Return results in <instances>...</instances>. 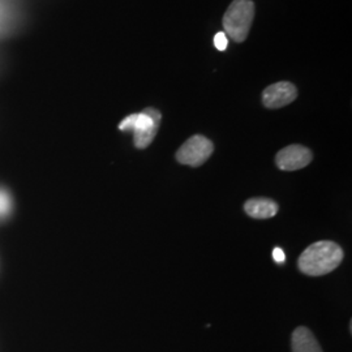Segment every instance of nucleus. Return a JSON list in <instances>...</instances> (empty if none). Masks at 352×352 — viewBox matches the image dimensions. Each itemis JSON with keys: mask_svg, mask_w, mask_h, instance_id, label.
<instances>
[{"mask_svg": "<svg viewBox=\"0 0 352 352\" xmlns=\"http://www.w3.org/2000/svg\"><path fill=\"white\" fill-rule=\"evenodd\" d=\"M162 115L155 109H146L142 113H132L119 124L120 131H132L135 146L145 149L155 138Z\"/></svg>", "mask_w": 352, "mask_h": 352, "instance_id": "obj_2", "label": "nucleus"}, {"mask_svg": "<svg viewBox=\"0 0 352 352\" xmlns=\"http://www.w3.org/2000/svg\"><path fill=\"white\" fill-rule=\"evenodd\" d=\"M314 154L302 145H289L278 151L276 164L282 171H296L307 167L312 162Z\"/></svg>", "mask_w": 352, "mask_h": 352, "instance_id": "obj_5", "label": "nucleus"}, {"mask_svg": "<svg viewBox=\"0 0 352 352\" xmlns=\"http://www.w3.org/2000/svg\"><path fill=\"white\" fill-rule=\"evenodd\" d=\"M11 209V200L8 197V195L3 190H0V215H6L10 213Z\"/></svg>", "mask_w": 352, "mask_h": 352, "instance_id": "obj_9", "label": "nucleus"}, {"mask_svg": "<svg viewBox=\"0 0 352 352\" xmlns=\"http://www.w3.org/2000/svg\"><path fill=\"white\" fill-rule=\"evenodd\" d=\"M244 210L254 219H267V218H273L278 213V205L277 202L270 199L257 197V199H250L245 202Z\"/></svg>", "mask_w": 352, "mask_h": 352, "instance_id": "obj_8", "label": "nucleus"}, {"mask_svg": "<svg viewBox=\"0 0 352 352\" xmlns=\"http://www.w3.org/2000/svg\"><path fill=\"white\" fill-rule=\"evenodd\" d=\"M213 142L205 136L196 135L187 140L176 151L177 162L190 167H199L205 164L213 154Z\"/></svg>", "mask_w": 352, "mask_h": 352, "instance_id": "obj_4", "label": "nucleus"}, {"mask_svg": "<svg viewBox=\"0 0 352 352\" xmlns=\"http://www.w3.org/2000/svg\"><path fill=\"white\" fill-rule=\"evenodd\" d=\"M254 19V3L252 0H234L223 16V28L235 42H244Z\"/></svg>", "mask_w": 352, "mask_h": 352, "instance_id": "obj_3", "label": "nucleus"}, {"mask_svg": "<svg viewBox=\"0 0 352 352\" xmlns=\"http://www.w3.org/2000/svg\"><path fill=\"white\" fill-rule=\"evenodd\" d=\"M227 45H228V41H227L226 33H223V32L217 33L214 37V46L217 47V50H226Z\"/></svg>", "mask_w": 352, "mask_h": 352, "instance_id": "obj_10", "label": "nucleus"}, {"mask_svg": "<svg viewBox=\"0 0 352 352\" xmlns=\"http://www.w3.org/2000/svg\"><path fill=\"white\" fill-rule=\"evenodd\" d=\"M273 258L277 261L278 264H282V263L286 261V254H285L283 250L277 247V248L273 250Z\"/></svg>", "mask_w": 352, "mask_h": 352, "instance_id": "obj_11", "label": "nucleus"}, {"mask_svg": "<svg viewBox=\"0 0 352 352\" xmlns=\"http://www.w3.org/2000/svg\"><path fill=\"white\" fill-rule=\"evenodd\" d=\"M343 260V251L334 241H317L299 257V269L305 276L321 277L336 270Z\"/></svg>", "mask_w": 352, "mask_h": 352, "instance_id": "obj_1", "label": "nucleus"}, {"mask_svg": "<svg viewBox=\"0 0 352 352\" xmlns=\"http://www.w3.org/2000/svg\"><path fill=\"white\" fill-rule=\"evenodd\" d=\"M292 352H322L314 333L305 327L295 329L291 338Z\"/></svg>", "mask_w": 352, "mask_h": 352, "instance_id": "obj_7", "label": "nucleus"}, {"mask_svg": "<svg viewBox=\"0 0 352 352\" xmlns=\"http://www.w3.org/2000/svg\"><path fill=\"white\" fill-rule=\"evenodd\" d=\"M298 90L289 81L276 82L263 91V102L267 109H280L295 101Z\"/></svg>", "mask_w": 352, "mask_h": 352, "instance_id": "obj_6", "label": "nucleus"}]
</instances>
